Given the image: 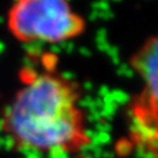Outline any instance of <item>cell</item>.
Here are the masks:
<instances>
[{
  "mask_svg": "<svg viewBox=\"0 0 158 158\" xmlns=\"http://www.w3.org/2000/svg\"><path fill=\"white\" fill-rule=\"evenodd\" d=\"M23 85L6 107L1 129L20 150L76 152L90 144L81 91L74 81L51 72L25 69Z\"/></svg>",
  "mask_w": 158,
  "mask_h": 158,
  "instance_id": "obj_1",
  "label": "cell"
},
{
  "mask_svg": "<svg viewBox=\"0 0 158 158\" xmlns=\"http://www.w3.org/2000/svg\"><path fill=\"white\" fill-rule=\"evenodd\" d=\"M7 26L23 44H60L80 36L85 21L62 0H20L8 10Z\"/></svg>",
  "mask_w": 158,
  "mask_h": 158,
  "instance_id": "obj_2",
  "label": "cell"
},
{
  "mask_svg": "<svg viewBox=\"0 0 158 158\" xmlns=\"http://www.w3.org/2000/svg\"><path fill=\"white\" fill-rule=\"evenodd\" d=\"M131 66L144 81V90L131 111L150 116L158 122V35L148 39L131 57Z\"/></svg>",
  "mask_w": 158,
  "mask_h": 158,
  "instance_id": "obj_3",
  "label": "cell"
}]
</instances>
